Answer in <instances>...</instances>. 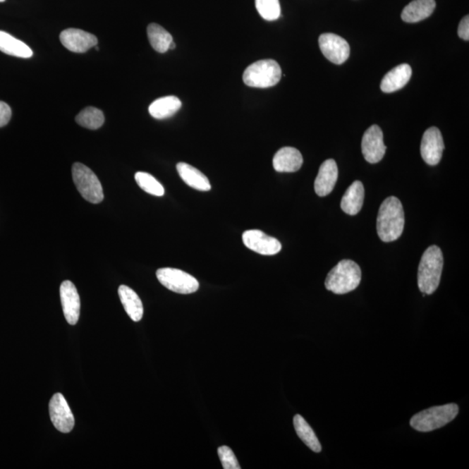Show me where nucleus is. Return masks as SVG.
<instances>
[{
	"label": "nucleus",
	"instance_id": "cd10ccee",
	"mask_svg": "<svg viewBox=\"0 0 469 469\" xmlns=\"http://www.w3.org/2000/svg\"><path fill=\"white\" fill-rule=\"evenodd\" d=\"M259 14L265 20H279L281 15L279 0H255Z\"/></svg>",
	"mask_w": 469,
	"mask_h": 469
},
{
	"label": "nucleus",
	"instance_id": "f3484780",
	"mask_svg": "<svg viewBox=\"0 0 469 469\" xmlns=\"http://www.w3.org/2000/svg\"><path fill=\"white\" fill-rule=\"evenodd\" d=\"M412 69L408 63H403L389 71L382 78L381 90L385 93L399 91L410 80Z\"/></svg>",
	"mask_w": 469,
	"mask_h": 469
},
{
	"label": "nucleus",
	"instance_id": "9b49d317",
	"mask_svg": "<svg viewBox=\"0 0 469 469\" xmlns=\"http://www.w3.org/2000/svg\"><path fill=\"white\" fill-rule=\"evenodd\" d=\"M243 242L248 249L264 256H273L281 250L279 240L259 230L245 231L243 234Z\"/></svg>",
	"mask_w": 469,
	"mask_h": 469
},
{
	"label": "nucleus",
	"instance_id": "c85d7f7f",
	"mask_svg": "<svg viewBox=\"0 0 469 469\" xmlns=\"http://www.w3.org/2000/svg\"><path fill=\"white\" fill-rule=\"evenodd\" d=\"M221 463H222L224 469H240V465L236 460L235 453L231 448L227 446H222L217 450Z\"/></svg>",
	"mask_w": 469,
	"mask_h": 469
},
{
	"label": "nucleus",
	"instance_id": "423d86ee",
	"mask_svg": "<svg viewBox=\"0 0 469 469\" xmlns=\"http://www.w3.org/2000/svg\"><path fill=\"white\" fill-rule=\"evenodd\" d=\"M73 178L78 193L92 204H99L104 200L102 185L95 173L86 165L75 163L73 166Z\"/></svg>",
	"mask_w": 469,
	"mask_h": 469
},
{
	"label": "nucleus",
	"instance_id": "412c9836",
	"mask_svg": "<svg viewBox=\"0 0 469 469\" xmlns=\"http://www.w3.org/2000/svg\"><path fill=\"white\" fill-rule=\"evenodd\" d=\"M364 200V187L362 182L355 181L348 188L341 198V208L345 213L355 216L361 211Z\"/></svg>",
	"mask_w": 469,
	"mask_h": 469
},
{
	"label": "nucleus",
	"instance_id": "20e7f679",
	"mask_svg": "<svg viewBox=\"0 0 469 469\" xmlns=\"http://www.w3.org/2000/svg\"><path fill=\"white\" fill-rule=\"evenodd\" d=\"M458 413L459 408L455 403L427 408L413 416L410 425L419 432H430L452 422Z\"/></svg>",
	"mask_w": 469,
	"mask_h": 469
},
{
	"label": "nucleus",
	"instance_id": "c756f323",
	"mask_svg": "<svg viewBox=\"0 0 469 469\" xmlns=\"http://www.w3.org/2000/svg\"><path fill=\"white\" fill-rule=\"evenodd\" d=\"M12 118V109L3 101H0V128L6 126Z\"/></svg>",
	"mask_w": 469,
	"mask_h": 469
},
{
	"label": "nucleus",
	"instance_id": "bb28decb",
	"mask_svg": "<svg viewBox=\"0 0 469 469\" xmlns=\"http://www.w3.org/2000/svg\"><path fill=\"white\" fill-rule=\"evenodd\" d=\"M135 179H136L138 186L145 193L156 197L164 196V186L151 174L142 171L137 172L135 174Z\"/></svg>",
	"mask_w": 469,
	"mask_h": 469
},
{
	"label": "nucleus",
	"instance_id": "a878e982",
	"mask_svg": "<svg viewBox=\"0 0 469 469\" xmlns=\"http://www.w3.org/2000/svg\"><path fill=\"white\" fill-rule=\"evenodd\" d=\"M76 122L85 128L97 130L103 126L104 116L103 111L99 110V109L87 107L77 116Z\"/></svg>",
	"mask_w": 469,
	"mask_h": 469
},
{
	"label": "nucleus",
	"instance_id": "4468645a",
	"mask_svg": "<svg viewBox=\"0 0 469 469\" xmlns=\"http://www.w3.org/2000/svg\"><path fill=\"white\" fill-rule=\"evenodd\" d=\"M59 37L63 47L76 54H84L97 44L96 36L80 29H66Z\"/></svg>",
	"mask_w": 469,
	"mask_h": 469
},
{
	"label": "nucleus",
	"instance_id": "6ab92c4d",
	"mask_svg": "<svg viewBox=\"0 0 469 469\" xmlns=\"http://www.w3.org/2000/svg\"><path fill=\"white\" fill-rule=\"evenodd\" d=\"M118 296L127 315L134 322H140L144 316V307L140 296L133 288L126 285H121L118 288Z\"/></svg>",
	"mask_w": 469,
	"mask_h": 469
},
{
	"label": "nucleus",
	"instance_id": "4be33fe9",
	"mask_svg": "<svg viewBox=\"0 0 469 469\" xmlns=\"http://www.w3.org/2000/svg\"><path fill=\"white\" fill-rule=\"evenodd\" d=\"M0 51L7 55L22 59H29L33 56V51L28 44L3 31H0Z\"/></svg>",
	"mask_w": 469,
	"mask_h": 469
},
{
	"label": "nucleus",
	"instance_id": "dca6fc26",
	"mask_svg": "<svg viewBox=\"0 0 469 469\" xmlns=\"http://www.w3.org/2000/svg\"><path fill=\"white\" fill-rule=\"evenodd\" d=\"M303 159L301 152L293 147H284L275 154L273 167L279 172H296L301 169Z\"/></svg>",
	"mask_w": 469,
	"mask_h": 469
},
{
	"label": "nucleus",
	"instance_id": "7c9ffc66",
	"mask_svg": "<svg viewBox=\"0 0 469 469\" xmlns=\"http://www.w3.org/2000/svg\"><path fill=\"white\" fill-rule=\"evenodd\" d=\"M458 36L463 40H469V17L468 15L465 16L460 22L459 28H458Z\"/></svg>",
	"mask_w": 469,
	"mask_h": 469
},
{
	"label": "nucleus",
	"instance_id": "9d476101",
	"mask_svg": "<svg viewBox=\"0 0 469 469\" xmlns=\"http://www.w3.org/2000/svg\"><path fill=\"white\" fill-rule=\"evenodd\" d=\"M386 145L384 142V133L380 127L374 125L370 127L363 135L362 152L364 159L370 164H377L384 159Z\"/></svg>",
	"mask_w": 469,
	"mask_h": 469
},
{
	"label": "nucleus",
	"instance_id": "f257e3e1",
	"mask_svg": "<svg viewBox=\"0 0 469 469\" xmlns=\"http://www.w3.org/2000/svg\"><path fill=\"white\" fill-rule=\"evenodd\" d=\"M404 224V211L401 201L396 197L386 198L378 212L379 238L385 243L396 241L403 234Z\"/></svg>",
	"mask_w": 469,
	"mask_h": 469
},
{
	"label": "nucleus",
	"instance_id": "2eb2a0df",
	"mask_svg": "<svg viewBox=\"0 0 469 469\" xmlns=\"http://www.w3.org/2000/svg\"><path fill=\"white\" fill-rule=\"evenodd\" d=\"M339 178V168L334 159L326 160L319 169L318 175L315 181V191L319 197L328 196L335 188Z\"/></svg>",
	"mask_w": 469,
	"mask_h": 469
},
{
	"label": "nucleus",
	"instance_id": "6e6552de",
	"mask_svg": "<svg viewBox=\"0 0 469 469\" xmlns=\"http://www.w3.org/2000/svg\"><path fill=\"white\" fill-rule=\"evenodd\" d=\"M319 47L324 57L336 65H341L350 57V44L334 33H324L319 37Z\"/></svg>",
	"mask_w": 469,
	"mask_h": 469
},
{
	"label": "nucleus",
	"instance_id": "f8f14e48",
	"mask_svg": "<svg viewBox=\"0 0 469 469\" xmlns=\"http://www.w3.org/2000/svg\"><path fill=\"white\" fill-rule=\"evenodd\" d=\"M445 149L444 138L440 130L430 127L423 134L421 144V154L427 164L437 165L440 163Z\"/></svg>",
	"mask_w": 469,
	"mask_h": 469
},
{
	"label": "nucleus",
	"instance_id": "39448f33",
	"mask_svg": "<svg viewBox=\"0 0 469 469\" xmlns=\"http://www.w3.org/2000/svg\"><path fill=\"white\" fill-rule=\"evenodd\" d=\"M281 77L279 63L273 59H264L248 66L243 80L250 87L269 88L279 84Z\"/></svg>",
	"mask_w": 469,
	"mask_h": 469
},
{
	"label": "nucleus",
	"instance_id": "b1692460",
	"mask_svg": "<svg viewBox=\"0 0 469 469\" xmlns=\"http://www.w3.org/2000/svg\"><path fill=\"white\" fill-rule=\"evenodd\" d=\"M293 423L296 434L305 442V444L309 446L315 453H320L322 451L320 441H319L317 434H315L314 430L311 429L305 419L302 415H296Z\"/></svg>",
	"mask_w": 469,
	"mask_h": 469
},
{
	"label": "nucleus",
	"instance_id": "5701e85b",
	"mask_svg": "<svg viewBox=\"0 0 469 469\" xmlns=\"http://www.w3.org/2000/svg\"><path fill=\"white\" fill-rule=\"evenodd\" d=\"M181 106L182 103L178 97L175 96L164 97L154 101L149 107V112L154 118H169L175 115Z\"/></svg>",
	"mask_w": 469,
	"mask_h": 469
},
{
	"label": "nucleus",
	"instance_id": "f03ea898",
	"mask_svg": "<svg viewBox=\"0 0 469 469\" xmlns=\"http://www.w3.org/2000/svg\"><path fill=\"white\" fill-rule=\"evenodd\" d=\"M444 255L438 246H430L423 253L418 268V287L425 295H432L440 284Z\"/></svg>",
	"mask_w": 469,
	"mask_h": 469
},
{
	"label": "nucleus",
	"instance_id": "473e14b6",
	"mask_svg": "<svg viewBox=\"0 0 469 469\" xmlns=\"http://www.w3.org/2000/svg\"><path fill=\"white\" fill-rule=\"evenodd\" d=\"M5 1H6V0H0V3L5 2Z\"/></svg>",
	"mask_w": 469,
	"mask_h": 469
},
{
	"label": "nucleus",
	"instance_id": "393cba45",
	"mask_svg": "<svg viewBox=\"0 0 469 469\" xmlns=\"http://www.w3.org/2000/svg\"><path fill=\"white\" fill-rule=\"evenodd\" d=\"M147 35L154 50L164 54L173 42V37L162 26L152 23L148 25Z\"/></svg>",
	"mask_w": 469,
	"mask_h": 469
},
{
	"label": "nucleus",
	"instance_id": "a211bd4d",
	"mask_svg": "<svg viewBox=\"0 0 469 469\" xmlns=\"http://www.w3.org/2000/svg\"><path fill=\"white\" fill-rule=\"evenodd\" d=\"M435 6V0H414L403 9L401 20L407 23H418L429 18Z\"/></svg>",
	"mask_w": 469,
	"mask_h": 469
},
{
	"label": "nucleus",
	"instance_id": "aec40b11",
	"mask_svg": "<svg viewBox=\"0 0 469 469\" xmlns=\"http://www.w3.org/2000/svg\"><path fill=\"white\" fill-rule=\"evenodd\" d=\"M176 170L183 181L193 189L200 191L211 190L212 185L207 176L197 169L186 163H178L176 164Z\"/></svg>",
	"mask_w": 469,
	"mask_h": 469
},
{
	"label": "nucleus",
	"instance_id": "1a4fd4ad",
	"mask_svg": "<svg viewBox=\"0 0 469 469\" xmlns=\"http://www.w3.org/2000/svg\"><path fill=\"white\" fill-rule=\"evenodd\" d=\"M52 424L62 433H70L75 426V419L68 403L62 394H55L49 403Z\"/></svg>",
	"mask_w": 469,
	"mask_h": 469
},
{
	"label": "nucleus",
	"instance_id": "ddd939ff",
	"mask_svg": "<svg viewBox=\"0 0 469 469\" xmlns=\"http://www.w3.org/2000/svg\"><path fill=\"white\" fill-rule=\"evenodd\" d=\"M60 298L63 316L71 325L77 324L80 316V298L77 288L71 281H63L60 286Z\"/></svg>",
	"mask_w": 469,
	"mask_h": 469
},
{
	"label": "nucleus",
	"instance_id": "2f4dec72",
	"mask_svg": "<svg viewBox=\"0 0 469 469\" xmlns=\"http://www.w3.org/2000/svg\"><path fill=\"white\" fill-rule=\"evenodd\" d=\"M175 48H176V44L174 42H172L170 44V47H169V50H174Z\"/></svg>",
	"mask_w": 469,
	"mask_h": 469
},
{
	"label": "nucleus",
	"instance_id": "7ed1b4c3",
	"mask_svg": "<svg viewBox=\"0 0 469 469\" xmlns=\"http://www.w3.org/2000/svg\"><path fill=\"white\" fill-rule=\"evenodd\" d=\"M361 280L359 265L351 260H343L330 270L326 277L325 287L333 293L343 295L355 291Z\"/></svg>",
	"mask_w": 469,
	"mask_h": 469
},
{
	"label": "nucleus",
	"instance_id": "0eeeda50",
	"mask_svg": "<svg viewBox=\"0 0 469 469\" xmlns=\"http://www.w3.org/2000/svg\"><path fill=\"white\" fill-rule=\"evenodd\" d=\"M157 277L165 288L178 294L194 293L200 288L198 281L181 269H157Z\"/></svg>",
	"mask_w": 469,
	"mask_h": 469
}]
</instances>
